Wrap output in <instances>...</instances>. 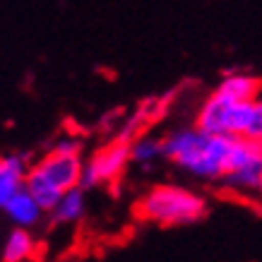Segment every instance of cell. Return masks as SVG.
<instances>
[{
	"label": "cell",
	"instance_id": "2",
	"mask_svg": "<svg viewBox=\"0 0 262 262\" xmlns=\"http://www.w3.org/2000/svg\"><path fill=\"white\" fill-rule=\"evenodd\" d=\"M135 212L140 219L159 226H183L200 222L207 212L205 198L181 185H157L137 200Z\"/></svg>",
	"mask_w": 262,
	"mask_h": 262
},
{
	"label": "cell",
	"instance_id": "7",
	"mask_svg": "<svg viewBox=\"0 0 262 262\" xmlns=\"http://www.w3.org/2000/svg\"><path fill=\"white\" fill-rule=\"evenodd\" d=\"M29 168L32 166L22 154H8L0 159V207L24 188Z\"/></svg>",
	"mask_w": 262,
	"mask_h": 262
},
{
	"label": "cell",
	"instance_id": "4",
	"mask_svg": "<svg viewBox=\"0 0 262 262\" xmlns=\"http://www.w3.org/2000/svg\"><path fill=\"white\" fill-rule=\"evenodd\" d=\"M130 161H133L130 142H123V140L116 137L113 142L101 147V149L84 164L80 185L84 190L96 188V185H111V183H116L120 176L125 173V166Z\"/></svg>",
	"mask_w": 262,
	"mask_h": 262
},
{
	"label": "cell",
	"instance_id": "10",
	"mask_svg": "<svg viewBox=\"0 0 262 262\" xmlns=\"http://www.w3.org/2000/svg\"><path fill=\"white\" fill-rule=\"evenodd\" d=\"M36 255V241L29 229L15 226L3 243V262H29Z\"/></svg>",
	"mask_w": 262,
	"mask_h": 262
},
{
	"label": "cell",
	"instance_id": "16",
	"mask_svg": "<svg viewBox=\"0 0 262 262\" xmlns=\"http://www.w3.org/2000/svg\"><path fill=\"white\" fill-rule=\"evenodd\" d=\"M260 192H262V190H260Z\"/></svg>",
	"mask_w": 262,
	"mask_h": 262
},
{
	"label": "cell",
	"instance_id": "3",
	"mask_svg": "<svg viewBox=\"0 0 262 262\" xmlns=\"http://www.w3.org/2000/svg\"><path fill=\"white\" fill-rule=\"evenodd\" d=\"M82 168L84 164H82L80 154H65V151L51 149L43 159L29 168L24 188L32 192L46 212H51L65 190L80 185Z\"/></svg>",
	"mask_w": 262,
	"mask_h": 262
},
{
	"label": "cell",
	"instance_id": "13",
	"mask_svg": "<svg viewBox=\"0 0 262 262\" xmlns=\"http://www.w3.org/2000/svg\"><path fill=\"white\" fill-rule=\"evenodd\" d=\"M166 103H168V96H151V99H147V101L140 103V108L137 111L142 113L144 118L149 120V123H154V120L164 118V113H166Z\"/></svg>",
	"mask_w": 262,
	"mask_h": 262
},
{
	"label": "cell",
	"instance_id": "1",
	"mask_svg": "<svg viewBox=\"0 0 262 262\" xmlns=\"http://www.w3.org/2000/svg\"><path fill=\"white\" fill-rule=\"evenodd\" d=\"M238 135H212L202 127L176 130L164 137V159L205 181H222Z\"/></svg>",
	"mask_w": 262,
	"mask_h": 262
},
{
	"label": "cell",
	"instance_id": "14",
	"mask_svg": "<svg viewBox=\"0 0 262 262\" xmlns=\"http://www.w3.org/2000/svg\"><path fill=\"white\" fill-rule=\"evenodd\" d=\"M243 137L253 140V142H262V99L253 101V113H250V120H248Z\"/></svg>",
	"mask_w": 262,
	"mask_h": 262
},
{
	"label": "cell",
	"instance_id": "5",
	"mask_svg": "<svg viewBox=\"0 0 262 262\" xmlns=\"http://www.w3.org/2000/svg\"><path fill=\"white\" fill-rule=\"evenodd\" d=\"M222 181L231 190H262V142H253L246 159Z\"/></svg>",
	"mask_w": 262,
	"mask_h": 262
},
{
	"label": "cell",
	"instance_id": "8",
	"mask_svg": "<svg viewBox=\"0 0 262 262\" xmlns=\"http://www.w3.org/2000/svg\"><path fill=\"white\" fill-rule=\"evenodd\" d=\"M3 209H5V214H8L10 222L15 224V226H22V229H32V226H36L39 219H41V214L46 212L27 188H22L19 192H15V195L3 205Z\"/></svg>",
	"mask_w": 262,
	"mask_h": 262
},
{
	"label": "cell",
	"instance_id": "12",
	"mask_svg": "<svg viewBox=\"0 0 262 262\" xmlns=\"http://www.w3.org/2000/svg\"><path fill=\"white\" fill-rule=\"evenodd\" d=\"M130 154H133V161L140 164L142 168H151L157 161L164 157V140L151 135H140L130 142Z\"/></svg>",
	"mask_w": 262,
	"mask_h": 262
},
{
	"label": "cell",
	"instance_id": "6",
	"mask_svg": "<svg viewBox=\"0 0 262 262\" xmlns=\"http://www.w3.org/2000/svg\"><path fill=\"white\" fill-rule=\"evenodd\" d=\"M231 99L229 96L214 94L209 96L205 103H202V108L198 113V120H195V125L202 127L205 133H212V135H229V111H231Z\"/></svg>",
	"mask_w": 262,
	"mask_h": 262
},
{
	"label": "cell",
	"instance_id": "15",
	"mask_svg": "<svg viewBox=\"0 0 262 262\" xmlns=\"http://www.w3.org/2000/svg\"><path fill=\"white\" fill-rule=\"evenodd\" d=\"M53 149H56V151H65V154H80V151H82V142H80V137L63 135L56 144H53Z\"/></svg>",
	"mask_w": 262,
	"mask_h": 262
},
{
	"label": "cell",
	"instance_id": "9",
	"mask_svg": "<svg viewBox=\"0 0 262 262\" xmlns=\"http://www.w3.org/2000/svg\"><path fill=\"white\" fill-rule=\"evenodd\" d=\"M216 92L229 96L231 101H255L262 92V82L246 72H233V75L224 77Z\"/></svg>",
	"mask_w": 262,
	"mask_h": 262
},
{
	"label": "cell",
	"instance_id": "11",
	"mask_svg": "<svg viewBox=\"0 0 262 262\" xmlns=\"http://www.w3.org/2000/svg\"><path fill=\"white\" fill-rule=\"evenodd\" d=\"M87 202H84V188L75 185L70 190L63 192V198L58 200V205L51 209V216L56 224H75L84 216Z\"/></svg>",
	"mask_w": 262,
	"mask_h": 262
}]
</instances>
